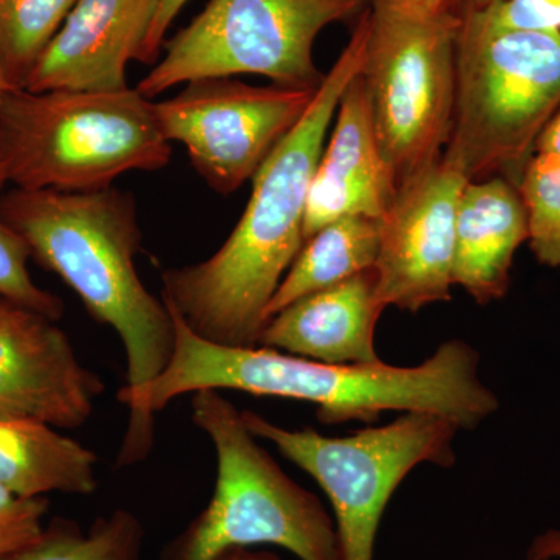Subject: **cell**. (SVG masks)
<instances>
[{"label":"cell","instance_id":"obj_31","mask_svg":"<svg viewBox=\"0 0 560 560\" xmlns=\"http://www.w3.org/2000/svg\"><path fill=\"white\" fill-rule=\"evenodd\" d=\"M9 84H7L5 77H3L2 69H0V97H2L3 92L9 91ZM3 187H5V184L2 183V179H0V191H2Z\"/></svg>","mask_w":560,"mask_h":560},{"label":"cell","instance_id":"obj_19","mask_svg":"<svg viewBox=\"0 0 560 560\" xmlns=\"http://www.w3.org/2000/svg\"><path fill=\"white\" fill-rule=\"evenodd\" d=\"M145 529L135 512L116 510L88 529L72 518L54 517L38 539L0 560H143Z\"/></svg>","mask_w":560,"mask_h":560},{"label":"cell","instance_id":"obj_23","mask_svg":"<svg viewBox=\"0 0 560 560\" xmlns=\"http://www.w3.org/2000/svg\"><path fill=\"white\" fill-rule=\"evenodd\" d=\"M49 510L47 497L28 499L0 488V558L38 539Z\"/></svg>","mask_w":560,"mask_h":560},{"label":"cell","instance_id":"obj_5","mask_svg":"<svg viewBox=\"0 0 560 560\" xmlns=\"http://www.w3.org/2000/svg\"><path fill=\"white\" fill-rule=\"evenodd\" d=\"M560 106V32L493 27L480 10L460 16L456 97L445 161L467 180L514 186Z\"/></svg>","mask_w":560,"mask_h":560},{"label":"cell","instance_id":"obj_10","mask_svg":"<svg viewBox=\"0 0 560 560\" xmlns=\"http://www.w3.org/2000/svg\"><path fill=\"white\" fill-rule=\"evenodd\" d=\"M316 90L249 86L232 79L187 83L154 102L168 142L186 147L191 165L210 189L230 195L253 179L280 140L307 113Z\"/></svg>","mask_w":560,"mask_h":560},{"label":"cell","instance_id":"obj_4","mask_svg":"<svg viewBox=\"0 0 560 560\" xmlns=\"http://www.w3.org/2000/svg\"><path fill=\"white\" fill-rule=\"evenodd\" d=\"M154 102L114 92L20 88L0 97V179L22 190L94 191L171 162Z\"/></svg>","mask_w":560,"mask_h":560},{"label":"cell","instance_id":"obj_17","mask_svg":"<svg viewBox=\"0 0 560 560\" xmlns=\"http://www.w3.org/2000/svg\"><path fill=\"white\" fill-rule=\"evenodd\" d=\"M98 458L54 427L0 419V488L16 495H91L98 488Z\"/></svg>","mask_w":560,"mask_h":560},{"label":"cell","instance_id":"obj_28","mask_svg":"<svg viewBox=\"0 0 560 560\" xmlns=\"http://www.w3.org/2000/svg\"><path fill=\"white\" fill-rule=\"evenodd\" d=\"M213 560H283L279 555L270 550H257V548H234L220 555Z\"/></svg>","mask_w":560,"mask_h":560},{"label":"cell","instance_id":"obj_12","mask_svg":"<svg viewBox=\"0 0 560 560\" xmlns=\"http://www.w3.org/2000/svg\"><path fill=\"white\" fill-rule=\"evenodd\" d=\"M58 320L0 298V419L75 430L105 390Z\"/></svg>","mask_w":560,"mask_h":560},{"label":"cell","instance_id":"obj_27","mask_svg":"<svg viewBox=\"0 0 560 560\" xmlns=\"http://www.w3.org/2000/svg\"><path fill=\"white\" fill-rule=\"evenodd\" d=\"M526 555L541 559H560V529H550L537 536Z\"/></svg>","mask_w":560,"mask_h":560},{"label":"cell","instance_id":"obj_15","mask_svg":"<svg viewBox=\"0 0 560 560\" xmlns=\"http://www.w3.org/2000/svg\"><path fill=\"white\" fill-rule=\"evenodd\" d=\"M383 311L371 268L276 313L257 346L327 364L381 363L375 329Z\"/></svg>","mask_w":560,"mask_h":560},{"label":"cell","instance_id":"obj_9","mask_svg":"<svg viewBox=\"0 0 560 560\" xmlns=\"http://www.w3.org/2000/svg\"><path fill=\"white\" fill-rule=\"evenodd\" d=\"M366 0H209L164 43V57L138 84L153 101L173 86L261 75L279 86L318 90L324 75L313 47L320 32L348 20Z\"/></svg>","mask_w":560,"mask_h":560},{"label":"cell","instance_id":"obj_24","mask_svg":"<svg viewBox=\"0 0 560 560\" xmlns=\"http://www.w3.org/2000/svg\"><path fill=\"white\" fill-rule=\"evenodd\" d=\"M477 10L503 31L560 32V0H501Z\"/></svg>","mask_w":560,"mask_h":560},{"label":"cell","instance_id":"obj_8","mask_svg":"<svg viewBox=\"0 0 560 560\" xmlns=\"http://www.w3.org/2000/svg\"><path fill=\"white\" fill-rule=\"evenodd\" d=\"M257 440L271 442L283 458L307 471L334 510L338 559L374 560L375 540L390 497L420 464L455 466L459 429L433 412H404L388 425L346 436L315 429L289 430L254 411H242Z\"/></svg>","mask_w":560,"mask_h":560},{"label":"cell","instance_id":"obj_18","mask_svg":"<svg viewBox=\"0 0 560 560\" xmlns=\"http://www.w3.org/2000/svg\"><path fill=\"white\" fill-rule=\"evenodd\" d=\"M381 246V219L342 217L320 228L304 243L279 289L265 319L316 291L330 289L360 272L371 270Z\"/></svg>","mask_w":560,"mask_h":560},{"label":"cell","instance_id":"obj_32","mask_svg":"<svg viewBox=\"0 0 560 560\" xmlns=\"http://www.w3.org/2000/svg\"><path fill=\"white\" fill-rule=\"evenodd\" d=\"M525 560H550V559L534 558V556L526 555V559Z\"/></svg>","mask_w":560,"mask_h":560},{"label":"cell","instance_id":"obj_11","mask_svg":"<svg viewBox=\"0 0 560 560\" xmlns=\"http://www.w3.org/2000/svg\"><path fill=\"white\" fill-rule=\"evenodd\" d=\"M467 183L441 158L397 189L374 265L383 307L418 313L452 300L456 210Z\"/></svg>","mask_w":560,"mask_h":560},{"label":"cell","instance_id":"obj_26","mask_svg":"<svg viewBox=\"0 0 560 560\" xmlns=\"http://www.w3.org/2000/svg\"><path fill=\"white\" fill-rule=\"evenodd\" d=\"M536 153L560 156V106L537 138L534 145V154Z\"/></svg>","mask_w":560,"mask_h":560},{"label":"cell","instance_id":"obj_14","mask_svg":"<svg viewBox=\"0 0 560 560\" xmlns=\"http://www.w3.org/2000/svg\"><path fill=\"white\" fill-rule=\"evenodd\" d=\"M334 120V131L320 153L308 190L304 243L342 217L382 219L397 194L396 178L383 156L360 73L342 94Z\"/></svg>","mask_w":560,"mask_h":560},{"label":"cell","instance_id":"obj_13","mask_svg":"<svg viewBox=\"0 0 560 560\" xmlns=\"http://www.w3.org/2000/svg\"><path fill=\"white\" fill-rule=\"evenodd\" d=\"M158 0H77L43 51L24 90H127V69L138 61Z\"/></svg>","mask_w":560,"mask_h":560},{"label":"cell","instance_id":"obj_2","mask_svg":"<svg viewBox=\"0 0 560 560\" xmlns=\"http://www.w3.org/2000/svg\"><path fill=\"white\" fill-rule=\"evenodd\" d=\"M366 39L363 13L307 113L254 175L248 206L224 245L208 260L162 272V300L201 340L259 345L265 311L304 246L313 175L342 94L363 68Z\"/></svg>","mask_w":560,"mask_h":560},{"label":"cell","instance_id":"obj_6","mask_svg":"<svg viewBox=\"0 0 560 560\" xmlns=\"http://www.w3.org/2000/svg\"><path fill=\"white\" fill-rule=\"evenodd\" d=\"M191 419L215 448V490L208 506L165 545L161 560H213L261 545L300 560H340L329 512L260 447L232 401L217 389L197 390Z\"/></svg>","mask_w":560,"mask_h":560},{"label":"cell","instance_id":"obj_20","mask_svg":"<svg viewBox=\"0 0 560 560\" xmlns=\"http://www.w3.org/2000/svg\"><path fill=\"white\" fill-rule=\"evenodd\" d=\"M77 0H0V69L10 90L24 88Z\"/></svg>","mask_w":560,"mask_h":560},{"label":"cell","instance_id":"obj_21","mask_svg":"<svg viewBox=\"0 0 560 560\" xmlns=\"http://www.w3.org/2000/svg\"><path fill=\"white\" fill-rule=\"evenodd\" d=\"M518 190L528 212L529 248L545 267L560 270V156L536 153Z\"/></svg>","mask_w":560,"mask_h":560},{"label":"cell","instance_id":"obj_30","mask_svg":"<svg viewBox=\"0 0 560 560\" xmlns=\"http://www.w3.org/2000/svg\"><path fill=\"white\" fill-rule=\"evenodd\" d=\"M497 2H501V0H470L469 5L475 7V9H488Z\"/></svg>","mask_w":560,"mask_h":560},{"label":"cell","instance_id":"obj_25","mask_svg":"<svg viewBox=\"0 0 560 560\" xmlns=\"http://www.w3.org/2000/svg\"><path fill=\"white\" fill-rule=\"evenodd\" d=\"M190 0H158L156 11H154L153 22H151L150 31L143 40L142 49H140L139 62L149 65L160 58L162 46L165 43V35L178 18L180 10L189 3Z\"/></svg>","mask_w":560,"mask_h":560},{"label":"cell","instance_id":"obj_3","mask_svg":"<svg viewBox=\"0 0 560 560\" xmlns=\"http://www.w3.org/2000/svg\"><path fill=\"white\" fill-rule=\"evenodd\" d=\"M0 219L16 232L31 259L65 280L91 318L116 331L127 357L117 400L130 408L167 368L175 323L165 301L140 280L138 206L116 187L94 191L22 190L0 194Z\"/></svg>","mask_w":560,"mask_h":560},{"label":"cell","instance_id":"obj_1","mask_svg":"<svg viewBox=\"0 0 560 560\" xmlns=\"http://www.w3.org/2000/svg\"><path fill=\"white\" fill-rule=\"evenodd\" d=\"M168 307V305H167ZM175 349L167 368L131 405L117 464L149 458L154 415L183 394L234 389L260 397L308 401L324 425L349 420L377 422L382 412H433L459 430H474L500 408L481 382L480 353L469 342H442L412 368L390 364H327L270 348H226L201 340L172 311Z\"/></svg>","mask_w":560,"mask_h":560},{"label":"cell","instance_id":"obj_29","mask_svg":"<svg viewBox=\"0 0 560 560\" xmlns=\"http://www.w3.org/2000/svg\"><path fill=\"white\" fill-rule=\"evenodd\" d=\"M416 5L423 7V9L440 10L451 7L453 0H411Z\"/></svg>","mask_w":560,"mask_h":560},{"label":"cell","instance_id":"obj_22","mask_svg":"<svg viewBox=\"0 0 560 560\" xmlns=\"http://www.w3.org/2000/svg\"><path fill=\"white\" fill-rule=\"evenodd\" d=\"M28 259L31 253L25 243L0 219V298L60 320L65 315V302L36 285L28 271Z\"/></svg>","mask_w":560,"mask_h":560},{"label":"cell","instance_id":"obj_7","mask_svg":"<svg viewBox=\"0 0 560 560\" xmlns=\"http://www.w3.org/2000/svg\"><path fill=\"white\" fill-rule=\"evenodd\" d=\"M360 77L397 189L441 160L456 97L459 14L371 0Z\"/></svg>","mask_w":560,"mask_h":560},{"label":"cell","instance_id":"obj_16","mask_svg":"<svg viewBox=\"0 0 560 560\" xmlns=\"http://www.w3.org/2000/svg\"><path fill=\"white\" fill-rule=\"evenodd\" d=\"M528 237V212L517 186L501 176L469 180L456 210L453 283L481 305L503 300L515 253Z\"/></svg>","mask_w":560,"mask_h":560}]
</instances>
